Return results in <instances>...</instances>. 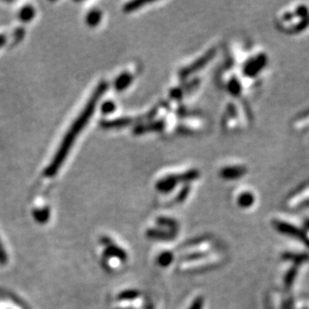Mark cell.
I'll list each match as a JSON object with an SVG mask.
<instances>
[{
    "instance_id": "obj_1",
    "label": "cell",
    "mask_w": 309,
    "mask_h": 309,
    "mask_svg": "<svg viewBox=\"0 0 309 309\" xmlns=\"http://www.w3.org/2000/svg\"><path fill=\"white\" fill-rule=\"evenodd\" d=\"M106 88H107V85L104 82L100 83L96 87L95 92H93V94L91 95V97L88 100L86 106L83 108V110L80 112L79 116L71 124V126H70L69 130L67 131V133L65 134V137L63 138L60 146L58 147L56 154L53 157L48 167L46 168L45 174L47 176H52L58 171L61 164L64 162L69 150L71 149L73 143L75 142L77 136L83 130V127L88 123L89 119L91 118L92 114L94 113V110L96 108L97 102H98L100 96L105 92Z\"/></svg>"
},
{
    "instance_id": "obj_2",
    "label": "cell",
    "mask_w": 309,
    "mask_h": 309,
    "mask_svg": "<svg viewBox=\"0 0 309 309\" xmlns=\"http://www.w3.org/2000/svg\"><path fill=\"white\" fill-rule=\"evenodd\" d=\"M199 175V173L196 170H191V171H187L183 174L180 175H170L168 177H165L161 180H159L157 182V189L162 191V192H168L171 189H173L176 184L178 183V181H190L193 180L195 178H197Z\"/></svg>"
},
{
    "instance_id": "obj_3",
    "label": "cell",
    "mask_w": 309,
    "mask_h": 309,
    "mask_svg": "<svg viewBox=\"0 0 309 309\" xmlns=\"http://www.w3.org/2000/svg\"><path fill=\"white\" fill-rule=\"evenodd\" d=\"M266 57L265 55H258L255 58L249 60L244 67V74L247 76H255L259 71L265 66Z\"/></svg>"
},
{
    "instance_id": "obj_4",
    "label": "cell",
    "mask_w": 309,
    "mask_h": 309,
    "mask_svg": "<svg viewBox=\"0 0 309 309\" xmlns=\"http://www.w3.org/2000/svg\"><path fill=\"white\" fill-rule=\"evenodd\" d=\"M246 172V169L239 166H233V167H226L221 170V177L226 179H234L238 178L241 175H243Z\"/></svg>"
},
{
    "instance_id": "obj_5",
    "label": "cell",
    "mask_w": 309,
    "mask_h": 309,
    "mask_svg": "<svg viewBox=\"0 0 309 309\" xmlns=\"http://www.w3.org/2000/svg\"><path fill=\"white\" fill-rule=\"evenodd\" d=\"M131 81H132V76L128 73H124L120 75L115 81V88L117 90H123L130 84Z\"/></svg>"
},
{
    "instance_id": "obj_6",
    "label": "cell",
    "mask_w": 309,
    "mask_h": 309,
    "mask_svg": "<svg viewBox=\"0 0 309 309\" xmlns=\"http://www.w3.org/2000/svg\"><path fill=\"white\" fill-rule=\"evenodd\" d=\"M210 57H211V54L206 55V57L201 58L199 61H196V62H195V63H193V65H191L190 67L185 68V69L183 70V76H187V75H189L190 73H193V71H194V70L201 68V67H202V66L205 64V62H207V61L210 59Z\"/></svg>"
},
{
    "instance_id": "obj_7",
    "label": "cell",
    "mask_w": 309,
    "mask_h": 309,
    "mask_svg": "<svg viewBox=\"0 0 309 309\" xmlns=\"http://www.w3.org/2000/svg\"><path fill=\"white\" fill-rule=\"evenodd\" d=\"M253 196L250 193H244L239 197L238 203L239 205L243 206V207H248L253 203Z\"/></svg>"
},
{
    "instance_id": "obj_8",
    "label": "cell",
    "mask_w": 309,
    "mask_h": 309,
    "mask_svg": "<svg viewBox=\"0 0 309 309\" xmlns=\"http://www.w3.org/2000/svg\"><path fill=\"white\" fill-rule=\"evenodd\" d=\"M100 13L97 12V11H93L91 12L88 17H87V22L90 24V25H96L99 20H100Z\"/></svg>"
},
{
    "instance_id": "obj_9",
    "label": "cell",
    "mask_w": 309,
    "mask_h": 309,
    "mask_svg": "<svg viewBox=\"0 0 309 309\" xmlns=\"http://www.w3.org/2000/svg\"><path fill=\"white\" fill-rule=\"evenodd\" d=\"M33 16V9L31 7H26L24 8L21 13H20V18L24 21H28L32 18Z\"/></svg>"
},
{
    "instance_id": "obj_10",
    "label": "cell",
    "mask_w": 309,
    "mask_h": 309,
    "mask_svg": "<svg viewBox=\"0 0 309 309\" xmlns=\"http://www.w3.org/2000/svg\"><path fill=\"white\" fill-rule=\"evenodd\" d=\"M240 90H241V87H240L239 82L236 79L231 80L229 83V91L233 94H239Z\"/></svg>"
},
{
    "instance_id": "obj_11",
    "label": "cell",
    "mask_w": 309,
    "mask_h": 309,
    "mask_svg": "<svg viewBox=\"0 0 309 309\" xmlns=\"http://www.w3.org/2000/svg\"><path fill=\"white\" fill-rule=\"evenodd\" d=\"M172 260V256L169 253H164L159 258V262L161 265H168Z\"/></svg>"
},
{
    "instance_id": "obj_12",
    "label": "cell",
    "mask_w": 309,
    "mask_h": 309,
    "mask_svg": "<svg viewBox=\"0 0 309 309\" xmlns=\"http://www.w3.org/2000/svg\"><path fill=\"white\" fill-rule=\"evenodd\" d=\"M114 108H115V106H114L113 103L105 102L104 103V105H103L102 110L105 113H109V112H111Z\"/></svg>"
},
{
    "instance_id": "obj_13",
    "label": "cell",
    "mask_w": 309,
    "mask_h": 309,
    "mask_svg": "<svg viewBox=\"0 0 309 309\" xmlns=\"http://www.w3.org/2000/svg\"><path fill=\"white\" fill-rule=\"evenodd\" d=\"M202 299L201 298H198L194 303H193V305L191 306V308L190 309H201L202 307Z\"/></svg>"
},
{
    "instance_id": "obj_14",
    "label": "cell",
    "mask_w": 309,
    "mask_h": 309,
    "mask_svg": "<svg viewBox=\"0 0 309 309\" xmlns=\"http://www.w3.org/2000/svg\"><path fill=\"white\" fill-rule=\"evenodd\" d=\"M4 42V40H3V38H0V45L2 44Z\"/></svg>"
}]
</instances>
